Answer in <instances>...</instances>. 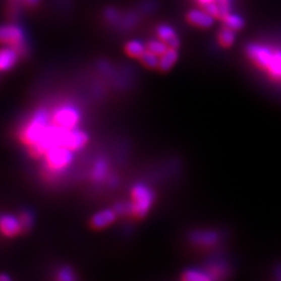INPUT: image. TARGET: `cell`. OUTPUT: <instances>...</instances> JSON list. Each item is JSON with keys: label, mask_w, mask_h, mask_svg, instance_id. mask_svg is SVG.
I'll return each instance as SVG.
<instances>
[{"label": "cell", "mask_w": 281, "mask_h": 281, "mask_svg": "<svg viewBox=\"0 0 281 281\" xmlns=\"http://www.w3.org/2000/svg\"><path fill=\"white\" fill-rule=\"evenodd\" d=\"M68 130L69 129L60 127L57 124L48 125L43 137L36 144L31 145V154L35 156H41L50 149V148L63 145Z\"/></svg>", "instance_id": "6da1fadb"}, {"label": "cell", "mask_w": 281, "mask_h": 281, "mask_svg": "<svg viewBox=\"0 0 281 281\" xmlns=\"http://www.w3.org/2000/svg\"><path fill=\"white\" fill-rule=\"evenodd\" d=\"M49 125V115L44 109H39L32 116L28 124L24 127L21 138L28 145L36 144L44 135Z\"/></svg>", "instance_id": "7a4b0ae2"}, {"label": "cell", "mask_w": 281, "mask_h": 281, "mask_svg": "<svg viewBox=\"0 0 281 281\" xmlns=\"http://www.w3.org/2000/svg\"><path fill=\"white\" fill-rule=\"evenodd\" d=\"M47 170L50 173H60L70 166L73 160L72 150L68 147L59 145L50 148L46 153Z\"/></svg>", "instance_id": "3957f363"}, {"label": "cell", "mask_w": 281, "mask_h": 281, "mask_svg": "<svg viewBox=\"0 0 281 281\" xmlns=\"http://www.w3.org/2000/svg\"><path fill=\"white\" fill-rule=\"evenodd\" d=\"M132 199H134V214L139 218L145 217L151 208L154 200V194L147 186L138 184L132 189Z\"/></svg>", "instance_id": "277c9868"}, {"label": "cell", "mask_w": 281, "mask_h": 281, "mask_svg": "<svg viewBox=\"0 0 281 281\" xmlns=\"http://www.w3.org/2000/svg\"><path fill=\"white\" fill-rule=\"evenodd\" d=\"M53 123L66 129H73L80 120V113L77 107L66 104L60 106L53 114Z\"/></svg>", "instance_id": "5b68a950"}, {"label": "cell", "mask_w": 281, "mask_h": 281, "mask_svg": "<svg viewBox=\"0 0 281 281\" xmlns=\"http://www.w3.org/2000/svg\"><path fill=\"white\" fill-rule=\"evenodd\" d=\"M24 43V32L17 25H0V44L18 46Z\"/></svg>", "instance_id": "8992f818"}, {"label": "cell", "mask_w": 281, "mask_h": 281, "mask_svg": "<svg viewBox=\"0 0 281 281\" xmlns=\"http://www.w3.org/2000/svg\"><path fill=\"white\" fill-rule=\"evenodd\" d=\"M88 135L86 132H84L82 130L79 129H69L67 135L65 137L63 146L68 147L69 149H71L72 151L74 150H79L81 148H84L86 146V144L88 143Z\"/></svg>", "instance_id": "52a82bcc"}, {"label": "cell", "mask_w": 281, "mask_h": 281, "mask_svg": "<svg viewBox=\"0 0 281 281\" xmlns=\"http://www.w3.org/2000/svg\"><path fill=\"white\" fill-rule=\"evenodd\" d=\"M19 52L14 46L0 48V71L11 70L17 64Z\"/></svg>", "instance_id": "ba28073f"}, {"label": "cell", "mask_w": 281, "mask_h": 281, "mask_svg": "<svg viewBox=\"0 0 281 281\" xmlns=\"http://www.w3.org/2000/svg\"><path fill=\"white\" fill-rule=\"evenodd\" d=\"M0 231L7 237L18 235L22 231L20 220L13 214H3L0 216Z\"/></svg>", "instance_id": "9c48e42d"}, {"label": "cell", "mask_w": 281, "mask_h": 281, "mask_svg": "<svg viewBox=\"0 0 281 281\" xmlns=\"http://www.w3.org/2000/svg\"><path fill=\"white\" fill-rule=\"evenodd\" d=\"M266 70L270 76L274 79L281 80V51L273 50L263 67L261 68Z\"/></svg>", "instance_id": "30bf717a"}, {"label": "cell", "mask_w": 281, "mask_h": 281, "mask_svg": "<svg viewBox=\"0 0 281 281\" xmlns=\"http://www.w3.org/2000/svg\"><path fill=\"white\" fill-rule=\"evenodd\" d=\"M116 218H117V212L114 209H103L94 214L91 224L96 229H102L114 223Z\"/></svg>", "instance_id": "8fae6325"}, {"label": "cell", "mask_w": 281, "mask_h": 281, "mask_svg": "<svg viewBox=\"0 0 281 281\" xmlns=\"http://www.w3.org/2000/svg\"><path fill=\"white\" fill-rule=\"evenodd\" d=\"M188 20L199 27L207 28L213 24V17L208 14L206 11H199V10H192L188 14Z\"/></svg>", "instance_id": "7c38bea8"}, {"label": "cell", "mask_w": 281, "mask_h": 281, "mask_svg": "<svg viewBox=\"0 0 281 281\" xmlns=\"http://www.w3.org/2000/svg\"><path fill=\"white\" fill-rule=\"evenodd\" d=\"M158 38L166 43L170 48L177 49L180 45L179 38L177 37L174 29L168 25H160L156 29Z\"/></svg>", "instance_id": "4fadbf2b"}, {"label": "cell", "mask_w": 281, "mask_h": 281, "mask_svg": "<svg viewBox=\"0 0 281 281\" xmlns=\"http://www.w3.org/2000/svg\"><path fill=\"white\" fill-rule=\"evenodd\" d=\"M177 59H178V53L176 51V49L169 48L166 52H164L161 57H159V65H158L159 70L163 72L170 70L173 67V65L176 63Z\"/></svg>", "instance_id": "5bb4252c"}, {"label": "cell", "mask_w": 281, "mask_h": 281, "mask_svg": "<svg viewBox=\"0 0 281 281\" xmlns=\"http://www.w3.org/2000/svg\"><path fill=\"white\" fill-rule=\"evenodd\" d=\"M196 244L211 246L218 241V235L212 231H202V233H195L191 238Z\"/></svg>", "instance_id": "9a60e30c"}, {"label": "cell", "mask_w": 281, "mask_h": 281, "mask_svg": "<svg viewBox=\"0 0 281 281\" xmlns=\"http://www.w3.org/2000/svg\"><path fill=\"white\" fill-rule=\"evenodd\" d=\"M107 171H108L107 162L103 158L97 159L94 164V169H93V173H92L93 179L95 181L103 180L107 175Z\"/></svg>", "instance_id": "2e32d148"}, {"label": "cell", "mask_w": 281, "mask_h": 281, "mask_svg": "<svg viewBox=\"0 0 281 281\" xmlns=\"http://www.w3.org/2000/svg\"><path fill=\"white\" fill-rule=\"evenodd\" d=\"M146 49L147 47L142 42L137 40L128 42L125 47L127 54L132 58H141L142 54L146 51Z\"/></svg>", "instance_id": "e0dca14e"}, {"label": "cell", "mask_w": 281, "mask_h": 281, "mask_svg": "<svg viewBox=\"0 0 281 281\" xmlns=\"http://www.w3.org/2000/svg\"><path fill=\"white\" fill-rule=\"evenodd\" d=\"M224 21V24L226 27L233 29V30H239L242 29L244 26V20L239 15L236 14H227L222 18Z\"/></svg>", "instance_id": "ac0fdd59"}, {"label": "cell", "mask_w": 281, "mask_h": 281, "mask_svg": "<svg viewBox=\"0 0 281 281\" xmlns=\"http://www.w3.org/2000/svg\"><path fill=\"white\" fill-rule=\"evenodd\" d=\"M236 39L235 30L225 27L219 32V42L224 47H229L234 44Z\"/></svg>", "instance_id": "d6986e66"}, {"label": "cell", "mask_w": 281, "mask_h": 281, "mask_svg": "<svg viewBox=\"0 0 281 281\" xmlns=\"http://www.w3.org/2000/svg\"><path fill=\"white\" fill-rule=\"evenodd\" d=\"M146 47H147V50H149V51L155 53L158 57H161L170 48L166 43L162 42L161 40H159V41L152 40L147 44Z\"/></svg>", "instance_id": "ffe728a7"}, {"label": "cell", "mask_w": 281, "mask_h": 281, "mask_svg": "<svg viewBox=\"0 0 281 281\" xmlns=\"http://www.w3.org/2000/svg\"><path fill=\"white\" fill-rule=\"evenodd\" d=\"M140 59L142 63L148 68H157L159 65V57L149 50H147V49Z\"/></svg>", "instance_id": "44dd1931"}, {"label": "cell", "mask_w": 281, "mask_h": 281, "mask_svg": "<svg viewBox=\"0 0 281 281\" xmlns=\"http://www.w3.org/2000/svg\"><path fill=\"white\" fill-rule=\"evenodd\" d=\"M19 220H20L22 231H28L32 227V225H34V221H35L32 213L28 210L21 212Z\"/></svg>", "instance_id": "7402d4cb"}, {"label": "cell", "mask_w": 281, "mask_h": 281, "mask_svg": "<svg viewBox=\"0 0 281 281\" xmlns=\"http://www.w3.org/2000/svg\"><path fill=\"white\" fill-rule=\"evenodd\" d=\"M184 279L197 281V280H209L210 277H209L208 273H206V272H202L199 270H190L185 273Z\"/></svg>", "instance_id": "603a6c76"}, {"label": "cell", "mask_w": 281, "mask_h": 281, "mask_svg": "<svg viewBox=\"0 0 281 281\" xmlns=\"http://www.w3.org/2000/svg\"><path fill=\"white\" fill-rule=\"evenodd\" d=\"M114 210L117 214L125 216V214H134V204L131 202H119L115 205Z\"/></svg>", "instance_id": "cb8c5ba5"}, {"label": "cell", "mask_w": 281, "mask_h": 281, "mask_svg": "<svg viewBox=\"0 0 281 281\" xmlns=\"http://www.w3.org/2000/svg\"><path fill=\"white\" fill-rule=\"evenodd\" d=\"M58 279L61 281H72L76 279V276L70 267H64L59 271Z\"/></svg>", "instance_id": "d4e9b609"}, {"label": "cell", "mask_w": 281, "mask_h": 281, "mask_svg": "<svg viewBox=\"0 0 281 281\" xmlns=\"http://www.w3.org/2000/svg\"><path fill=\"white\" fill-rule=\"evenodd\" d=\"M205 11L210 14L213 18H221V11L219 9V6L217 5L216 2L210 3L206 6H204Z\"/></svg>", "instance_id": "484cf974"}, {"label": "cell", "mask_w": 281, "mask_h": 281, "mask_svg": "<svg viewBox=\"0 0 281 281\" xmlns=\"http://www.w3.org/2000/svg\"><path fill=\"white\" fill-rule=\"evenodd\" d=\"M231 2H233V0H216V3L219 6V9L221 11V18H223L225 15L229 13Z\"/></svg>", "instance_id": "4316f807"}, {"label": "cell", "mask_w": 281, "mask_h": 281, "mask_svg": "<svg viewBox=\"0 0 281 281\" xmlns=\"http://www.w3.org/2000/svg\"><path fill=\"white\" fill-rule=\"evenodd\" d=\"M105 17H106V19L107 20H109V21H115L116 19H117V17H118V15H117V12H116L115 10H113V9H110V10H107L106 11V13H105Z\"/></svg>", "instance_id": "83f0119b"}, {"label": "cell", "mask_w": 281, "mask_h": 281, "mask_svg": "<svg viewBox=\"0 0 281 281\" xmlns=\"http://www.w3.org/2000/svg\"><path fill=\"white\" fill-rule=\"evenodd\" d=\"M24 2L28 6H36L40 2V0H24Z\"/></svg>", "instance_id": "f1b7e54d"}, {"label": "cell", "mask_w": 281, "mask_h": 281, "mask_svg": "<svg viewBox=\"0 0 281 281\" xmlns=\"http://www.w3.org/2000/svg\"><path fill=\"white\" fill-rule=\"evenodd\" d=\"M11 277L8 274H0V281H10Z\"/></svg>", "instance_id": "f546056e"}, {"label": "cell", "mask_w": 281, "mask_h": 281, "mask_svg": "<svg viewBox=\"0 0 281 281\" xmlns=\"http://www.w3.org/2000/svg\"><path fill=\"white\" fill-rule=\"evenodd\" d=\"M213 2H216V0H198V3H199L200 5H202L203 7L210 4V3H213Z\"/></svg>", "instance_id": "4dcf8cb0"}, {"label": "cell", "mask_w": 281, "mask_h": 281, "mask_svg": "<svg viewBox=\"0 0 281 281\" xmlns=\"http://www.w3.org/2000/svg\"><path fill=\"white\" fill-rule=\"evenodd\" d=\"M109 185L111 186H117L118 185V179L116 177H113L111 179H109Z\"/></svg>", "instance_id": "1f68e13d"}]
</instances>
